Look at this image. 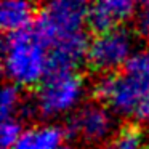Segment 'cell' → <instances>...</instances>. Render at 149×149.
Masks as SVG:
<instances>
[{
	"label": "cell",
	"mask_w": 149,
	"mask_h": 149,
	"mask_svg": "<svg viewBox=\"0 0 149 149\" xmlns=\"http://www.w3.org/2000/svg\"><path fill=\"white\" fill-rule=\"evenodd\" d=\"M138 5L132 0H100L88 5L87 24L95 34L116 29L125 19L135 16Z\"/></svg>",
	"instance_id": "ba28073f"
},
{
	"label": "cell",
	"mask_w": 149,
	"mask_h": 149,
	"mask_svg": "<svg viewBox=\"0 0 149 149\" xmlns=\"http://www.w3.org/2000/svg\"><path fill=\"white\" fill-rule=\"evenodd\" d=\"M64 135L85 144H100L114 130L112 111L100 101H85L64 120Z\"/></svg>",
	"instance_id": "8992f818"
},
{
	"label": "cell",
	"mask_w": 149,
	"mask_h": 149,
	"mask_svg": "<svg viewBox=\"0 0 149 149\" xmlns=\"http://www.w3.org/2000/svg\"><path fill=\"white\" fill-rule=\"evenodd\" d=\"M96 149H111V146H98Z\"/></svg>",
	"instance_id": "ac0fdd59"
},
{
	"label": "cell",
	"mask_w": 149,
	"mask_h": 149,
	"mask_svg": "<svg viewBox=\"0 0 149 149\" xmlns=\"http://www.w3.org/2000/svg\"><path fill=\"white\" fill-rule=\"evenodd\" d=\"M58 149H75V146H72L71 143H63Z\"/></svg>",
	"instance_id": "e0dca14e"
},
{
	"label": "cell",
	"mask_w": 149,
	"mask_h": 149,
	"mask_svg": "<svg viewBox=\"0 0 149 149\" xmlns=\"http://www.w3.org/2000/svg\"><path fill=\"white\" fill-rule=\"evenodd\" d=\"M111 149H148L144 132L133 123L123 125L114 135Z\"/></svg>",
	"instance_id": "8fae6325"
},
{
	"label": "cell",
	"mask_w": 149,
	"mask_h": 149,
	"mask_svg": "<svg viewBox=\"0 0 149 149\" xmlns=\"http://www.w3.org/2000/svg\"><path fill=\"white\" fill-rule=\"evenodd\" d=\"M135 29L144 40L149 42V0L138 5L135 13Z\"/></svg>",
	"instance_id": "5bb4252c"
},
{
	"label": "cell",
	"mask_w": 149,
	"mask_h": 149,
	"mask_svg": "<svg viewBox=\"0 0 149 149\" xmlns=\"http://www.w3.org/2000/svg\"><path fill=\"white\" fill-rule=\"evenodd\" d=\"M36 7L24 0H3L0 3V26L7 32H15L31 26Z\"/></svg>",
	"instance_id": "30bf717a"
},
{
	"label": "cell",
	"mask_w": 149,
	"mask_h": 149,
	"mask_svg": "<svg viewBox=\"0 0 149 149\" xmlns=\"http://www.w3.org/2000/svg\"><path fill=\"white\" fill-rule=\"evenodd\" d=\"M21 133H23V128H21L19 119L10 117V119L2 120V125H0V144H2V149H11L15 146V143L18 141Z\"/></svg>",
	"instance_id": "4fadbf2b"
},
{
	"label": "cell",
	"mask_w": 149,
	"mask_h": 149,
	"mask_svg": "<svg viewBox=\"0 0 149 149\" xmlns=\"http://www.w3.org/2000/svg\"><path fill=\"white\" fill-rule=\"evenodd\" d=\"M85 82L75 72H52L43 77L34 95L39 116L43 119L71 114L80 106Z\"/></svg>",
	"instance_id": "3957f363"
},
{
	"label": "cell",
	"mask_w": 149,
	"mask_h": 149,
	"mask_svg": "<svg viewBox=\"0 0 149 149\" xmlns=\"http://www.w3.org/2000/svg\"><path fill=\"white\" fill-rule=\"evenodd\" d=\"M37 39L32 27L7 32L2 40L3 74L10 84L32 87L43 80L48 72V52Z\"/></svg>",
	"instance_id": "7a4b0ae2"
},
{
	"label": "cell",
	"mask_w": 149,
	"mask_h": 149,
	"mask_svg": "<svg viewBox=\"0 0 149 149\" xmlns=\"http://www.w3.org/2000/svg\"><path fill=\"white\" fill-rule=\"evenodd\" d=\"M133 117L141 123H148L149 122V98H146V100L139 104L138 109L135 111V114H133Z\"/></svg>",
	"instance_id": "2e32d148"
},
{
	"label": "cell",
	"mask_w": 149,
	"mask_h": 149,
	"mask_svg": "<svg viewBox=\"0 0 149 149\" xmlns=\"http://www.w3.org/2000/svg\"><path fill=\"white\" fill-rule=\"evenodd\" d=\"M63 127L55 123H39L23 130L11 149H58L64 138Z\"/></svg>",
	"instance_id": "9c48e42d"
},
{
	"label": "cell",
	"mask_w": 149,
	"mask_h": 149,
	"mask_svg": "<svg viewBox=\"0 0 149 149\" xmlns=\"http://www.w3.org/2000/svg\"><path fill=\"white\" fill-rule=\"evenodd\" d=\"M88 5L80 0H55L45 3L31 24L37 39L48 48L58 37L82 31Z\"/></svg>",
	"instance_id": "277c9868"
},
{
	"label": "cell",
	"mask_w": 149,
	"mask_h": 149,
	"mask_svg": "<svg viewBox=\"0 0 149 149\" xmlns=\"http://www.w3.org/2000/svg\"><path fill=\"white\" fill-rule=\"evenodd\" d=\"M135 52V39L127 27H116L107 32L95 34L90 39L87 52V64L95 72L112 74L117 68L123 66Z\"/></svg>",
	"instance_id": "5b68a950"
},
{
	"label": "cell",
	"mask_w": 149,
	"mask_h": 149,
	"mask_svg": "<svg viewBox=\"0 0 149 149\" xmlns=\"http://www.w3.org/2000/svg\"><path fill=\"white\" fill-rule=\"evenodd\" d=\"M90 39L85 31L58 37L48 47V72H74V69L87 59Z\"/></svg>",
	"instance_id": "52a82bcc"
},
{
	"label": "cell",
	"mask_w": 149,
	"mask_h": 149,
	"mask_svg": "<svg viewBox=\"0 0 149 149\" xmlns=\"http://www.w3.org/2000/svg\"><path fill=\"white\" fill-rule=\"evenodd\" d=\"M21 91L19 87L15 84H5L2 88V98H0V114H2V120L15 117L18 112V107L21 104Z\"/></svg>",
	"instance_id": "7c38bea8"
},
{
	"label": "cell",
	"mask_w": 149,
	"mask_h": 149,
	"mask_svg": "<svg viewBox=\"0 0 149 149\" xmlns=\"http://www.w3.org/2000/svg\"><path fill=\"white\" fill-rule=\"evenodd\" d=\"M18 117L21 120H31L34 117L39 116V107H37V103H36V98L34 96H27L21 100V104L18 107Z\"/></svg>",
	"instance_id": "9a60e30c"
},
{
	"label": "cell",
	"mask_w": 149,
	"mask_h": 149,
	"mask_svg": "<svg viewBox=\"0 0 149 149\" xmlns=\"http://www.w3.org/2000/svg\"><path fill=\"white\" fill-rule=\"evenodd\" d=\"M93 96L119 116H132L149 98V47L132 53L120 72L101 74L93 84Z\"/></svg>",
	"instance_id": "6da1fadb"
}]
</instances>
